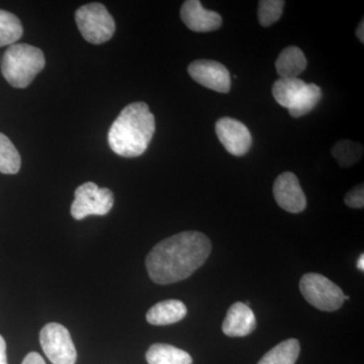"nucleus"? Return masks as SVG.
<instances>
[{"mask_svg": "<svg viewBox=\"0 0 364 364\" xmlns=\"http://www.w3.org/2000/svg\"><path fill=\"white\" fill-rule=\"evenodd\" d=\"M212 252L208 237L198 231H186L164 239L146 258L148 274L158 284H170L188 279Z\"/></svg>", "mask_w": 364, "mask_h": 364, "instance_id": "f257e3e1", "label": "nucleus"}, {"mask_svg": "<svg viewBox=\"0 0 364 364\" xmlns=\"http://www.w3.org/2000/svg\"><path fill=\"white\" fill-rule=\"evenodd\" d=\"M155 117L142 102L127 105L109 131V145L122 157L141 156L155 133Z\"/></svg>", "mask_w": 364, "mask_h": 364, "instance_id": "f03ea898", "label": "nucleus"}, {"mask_svg": "<svg viewBox=\"0 0 364 364\" xmlns=\"http://www.w3.org/2000/svg\"><path fill=\"white\" fill-rule=\"evenodd\" d=\"M44 53L28 44H14L2 57L1 72L13 87L26 88L44 69Z\"/></svg>", "mask_w": 364, "mask_h": 364, "instance_id": "7ed1b4c3", "label": "nucleus"}, {"mask_svg": "<svg viewBox=\"0 0 364 364\" xmlns=\"http://www.w3.org/2000/svg\"><path fill=\"white\" fill-rule=\"evenodd\" d=\"M272 95L277 104L289 109L291 117H301L317 107L322 90L299 78H279L273 85Z\"/></svg>", "mask_w": 364, "mask_h": 364, "instance_id": "20e7f679", "label": "nucleus"}, {"mask_svg": "<svg viewBox=\"0 0 364 364\" xmlns=\"http://www.w3.org/2000/svg\"><path fill=\"white\" fill-rule=\"evenodd\" d=\"M75 21L85 41L100 45L112 39L116 31V23L104 4L93 2L79 7Z\"/></svg>", "mask_w": 364, "mask_h": 364, "instance_id": "39448f33", "label": "nucleus"}, {"mask_svg": "<svg viewBox=\"0 0 364 364\" xmlns=\"http://www.w3.org/2000/svg\"><path fill=\"white\" fill-rule=\"evenodd\" d=\"M299 289L310 305L323 312L339 310L344 303V294L336 284L318 273H306L299 282Z\"/></svg>", "mask_w": 364, "mask_h": 364, "instance_id": "423d86ee", "label": "nucleus"}, {"mask_svg": "<svg viewBox=\"0 0 364 364\" xmlns=\"http://www.w3.org/2000/svg\"><path fill=\"white\" fill-rule=\"evenodd\" d=\"M75 200L72 203L71 215L75 220L85 219L88 215L109 214L114 207V196L111 189L98 188L95 182H86L76 188Z\"/></svg>", "mask_w": 364, "mask_h": 364, "instance_id": "0eeeda50", "label": "nucleus"}, {"mask_svg": "<svg viewBox=\"0 0 364 364\" xmlns=\"http://www.w3.org/2000/svg\"><path fill=\"white\" fill-rule=\"evenodd\" d=\"M40 342L43 350L53 364H75L77 359L75 345L70 333L59 323H49L41 330Z\"/></svg>", "mask_w": 364, "mask_h": 364, "instance_id": "6e6552de", "label": "nucleus"}, {"mask_svg": "<svg viewBox=\"0 0 364 364\" xmlns=\"http://www.w3.org/2000/svg\"><path fill=\"white\" fill-rule=\"evenodd\" d=\"M215 133L225 149L234 156L247 154L252 145V136L247 127L232 117H222L215 123Z\"/></svg>", "mask_w": 364, "mask_h": 364, "instance_id": "1a4fd4ad", "label": "nucleus"}, {"mask_svg": "<svg viewBox=\"0 0 364 364\" xmlns=\"http://www.w3.org/2000/svg\"><path fill=\"white\" fill-rule=\"evenodd\" d=\"M188 74L198 85L220 93L231 90V75L226 66L213 60H196L189 64Z\"/></svg>", "mask_w": 364, "mask_h": 364, "instance_id": "9d476101", "label": "nucleus"}, {"mask_svg": "<svg viewBox=\"0 0 364 364\" xmlns=\"http://www.w3.org/2000/svg\"><path fill=\"white\" fill-rule=\"evenodd\" d=\"M273 196L282 210L291 214L305 210L306 198L299 178L293 172H284L275 179Z\"/></svg>", "mask_w": 364, "mask_h": 364, "instance_id": "9b49d317", "label": "nucleus"}, {"mask_svg": "<svg viewBox=\"0 0 364 364\" xmlns=\"http://www.w3.org/2000/svg\"><path fill=\"white\" fill-rule=\"evenodd\" d=\"M181 20L189 30L196 33H208L221 28L222 16L215 11L203 9L198 0H186L181 9Z\"/></svg>", "mask_w": 364, "mask_h": 364, "instance_id": "f8f14e48", "label": "nucleus"}, {"mask_svg": "<svg viewBox=\"0 0 364 364\" xmlns=\"http://www.w3.org/2000/svg\"><path fill=\"white\" fill-rule=\"evenodd\" d=\"M255 328V314L243 303H235L230 306L222 325L223 333L229 337L247 336Z\"/></svg>", "mask_w": 364, "mask_h": 364, "instance_id": "ddd939ff", "label": "nucleus"}, {"mask_svg": "<svg viewBox=\"0 0 364 364\" xmlns=\"http://www.w3.org/2000/svg\"><path fill=\"white\" fill-rule=\"evenodd\" d=\"M188 308L178 299H167L152 306L146 315L151 325L165 326L179 322L186 317Z\"/></svg>", "mask_w": 364, "mask_h": 364, "instance_id": "4468645a", "label": "nucleus"}, {"mask_svg": "<svg viewBox=\"0 0 364 364\" xmlns=\"http://www.w3.org/2000/svg\"><path fill=\"white\" fill-rule=\"evenodd\" d=\"M275 68L280 78H298L306 68L305 54L296 46L287 47L280 53Z\"/></svg>", "mask_w": 364, "mask_h": 364, "instance_id": "2eb2a0df", "label": "nucleus"}, {"mask_svg": "<svg viewBox=\"0 0 364 364\" xmlns=\"http://www.w3.org/2000/svg\"><path fill=\"white\" fill-rule=\"evenodd\" d=\"M146 359L149 364H193L188 352L169 344H153L146 353Z\"/></svg>", "mask_w": 364, "mask_h": 364, "instance_id": "dca6fc26", "label": "nucleus"}, {"mask_svg": "<svg viewBox=\"0 0 364 364\" xmlns=\"http://www.w3.org/2000/svg\"><path fill=\"white\" fill-rule=\"evenodd\" d=\"M301 344L299 340H284L268 351L258 364H296Z\"/></svg>", "mask_w": 364, "mask_h": 364, "instance_id": "f3484780", "label": "nucleus"}, {"mask_svg": "<svg viewBox=\"0 0 364 364\" xmlns=\"http://www.w3.org/2000/svg\"><path fill=\"white\" fill-rule=\"evenodd\" d=\"M23 33L20 18L9 11L0 9V47L16 44Z\"/></svg>", "mask_w": 364, "mask_h": 364, "instance_id": "a211bd4d", "label": "nucleus"}, {"mask_svg": "<svg viewBox=\"0 0 364 364\" xmlns=\"http://www.w3.org/2000/svg\"><path fill=\"white\" fill-rule=\"evenodd\" d=\"M21 159L16 146L4 134L0 133V172L16 174L20 171Z\"/></svg>", "mask_w": 364, "mask_h": 364, "instance_id": "6ab92c4d", "label": "nucleus"}, {"mask_svg": "<svg viewBox=\"0 0 364 364\" xmlns=\"http://www.w3.org/2000/svg\"><path fill=\"white\" fill-rule=\"evenodd\" d=\"M332 154L340 166L349 167L358 163L363 154V146L350 140H341L332 148Z\"/></svg>", "mask_w": 364, "mask_h": 364, "instance_id": "aec40b11", "label": "nucleus"}, {"mask_svg": "<svg viewBox=\"0 0 364 364\" xmlns=\"http://www.w3.org/2000/svg\"><path fill=\"white\" fill-rule=\"evenodd\" d=\"M286 2L282 0H261L258 6V21L267 28L282 18Z\"/></svg>", "mask_w": 364, "mask_h": 364, "instance_id": "412c9836", "label": "nucleus"}, {"mask_svg": "<svg viewBox=\"0 0 364 364\" xmlns=\"http://www.w3.org/2000/svg\"><path fill=\"white\" fill-rule=\"evenodd\" d=\"M344 202L346 205L352 208H363L364 207V188L363 183L359 184L352 188L346 196Z\"/></svg>", "mask_w": 364, "mask_h": 364, "instance_id": "4be33fe9", "label": "nucleus"}, {"mask_svg": "<svg viewBox=\"0 0 364 364\" xmlns=\"http://www.w3.org/2000/svg\"><path fill=\"white\" fill-rule=\"evenodd\" d=\"M21 364H46L44 359L37 352H31L23 359Z\"/></svg>", "mask_w": 364, "mask_h": 364, "instance_id": "5701e85b", "label": "nucleus"}, {"mask_svg": "<svg viewBox=\"0 0 364 364\" xmlns=\"http://www.w3.org/2000/svg\"><path fill=\"white\" fill-rule=\"evenodd\" d=\"M0 364H9L7 363L6 340L1 335H0Z\"/></svg>", "mask_w": 364, "mask_h": 364, "instance_id": "b1692460", "label": "nucleus"}, {"mask_svg": "<svg viewBox=\"0 0 364 364\" xmlns=\"http://www.w3.org/2000/svg\"><path fill=\"white\" fill-rule=\"evenodd\" d=\"M356 37L360 41L361 43H364V23L363 21H360L359 23L358 28H356Z\"/></svg>", "mask_w": 364, "mask_h": 364, "instance_id": "393cba45", "label": "nucleus"}, {"mask_svg": "<svg viewBox=\"0 0 364 364\" xmlns=\"http://www.w3.org/2000/svg\"><path fill=\"white\" fill-rule=\"evenodd\" d=\"M358 268L359 270H361V272H363V270H364V255H363V254H361V255L359 256V258L358 260Z\"/></svg>", "mask_w": 364, "mask_h": 364, "instance_id": "a878e982", "label": "nucleus"}, {"mask_svg": "<svg viewBox=\"0 0 364 364\" xmlns=\"http://www.w3.org/2000/svg\"><path fill=\"white\" fill-rule=\"evenodd\" d=\"M349 299V296H344V301H348Z\"/></svg>", "mask_w": 364, "mask_h": 364, "instance_id": "bb28decb", "label": "nucleus"}]
</instances>
